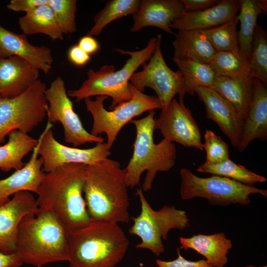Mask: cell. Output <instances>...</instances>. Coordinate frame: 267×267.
I'll use <instances>...</instances> for the list:
<instances>
[{"label":"cell","mask_w":267,"mask_h":267,"mask_svg":"<svg viewBox=\"0 0 267 267\" xmlns=\"http://www.w3.org/2000/svg\"><path fill=\"white\" fill-rule=\"evenodd\" d=\"M130 242L118 223L91 221L68 232L70 267H115L125 257Z\"/></svg>","instance_id":"4"},{"label":"cell","mask_w":267,"mask_h":267,"mask_svg":"<svg viewBox=\"0 0 267 267\" xmlns=\"http://www.w3.org/2000/svg\"><path fill=\"white\" fill-rule=\"evenodd\" d=\"M239 0H222L206 9L185 12L175 20L171 28L177 30H205L225 23L237 15Z\"/></svg>","instance_id":"21"},{"label":"cell","mask_w":267,"mask_h":267,"mask_svg":"<svg viewBox=\"0 0 267 267\" xmlns=\"http://www.w3.org/2000/svg\"><path fill=\"white\" fill-rule=\"evenodd\" d=\"M185 12L181 0H140L137 11L132 15L133 32L153 26L175 35L171 25Z\"/></svg>","instance_id":"17"},{"label":"cell","mask_w":267,"mask_h":267,"mask_svg":"<svg viewBox=\"0 0 267 267\" xmlns=\"http://www.w3.org/2000/svg\"><path fill=\"white\" fill-rule=\"evenodd\" d=\"M197 171L200 173L225 177L249 185H253L258 182H265L267 180L265 177L235 163L230 158L217 164L205 162L198 167Z\"/></svg>","instance_id":"31"},{"label":"cell","mask_w":267,"mask_h":267,"mask_svg":"<svg viewBox=\"0 0 267 267\" xmlns=\"http://www.w3.org/2000/svg\"><path fill=\"white\" fill-rule=\"evenodd\" d=\"M194 91L204 104L207 118L215 122L232 145L238 148L241 140L244 120L233 107L211 87H196Z\"/></svg>","instance_id":"15"},{"label":"cell","mask_w":267,"mask_h":267,"mask_svg":"<svg viewBox=\"0 0 267 267\" xmlns=\"http://www.w3.org/2000/svg\"><path fill=\"white\" fill-rule=\"evenodd\" d=\"M8 136L7 142L0 146V169L4 172L22 168L25 164L24 157L33 151L39 141L28 134L17 130L11 132Z\"/></svg>","instance_id":"26"},{"label":"cell","mask_w":267,"mask_h":267,"mask_svg":"<svg viewBox=\"0 0 267 267\" xmlns=\"http://www.w3.org/2000/svg\"><path fill=\"white\" fill-rule=\"evenodd\" d=\"M78 45L89 55L97 52L99 47L97 41L93 37L89 35L81 37Z\"/></svg>","instance_id":"41"},{"label":"cell","mask_w":267,"mask_h":267,"mask_svg":"<svg viewBox=\"0 0 267 267\" xmlns=\"http://www.w3.org/2000/svg\"><path fill=\"white\" fill-rule=\"evenodd\" d=\"M47 3L48 0H11L6 7L10 10L15 12L23 11L26 14Z\"/></svg>","instance_id":"38"},{"label":"cell","mask_w":267,"mask_h":267,"mask_svg":"<svg viewBox=\"0 0 267 267\" xmlns=\"http://www.w3.org/2000/svg\"><path fill=\"white\" fill-rule=\"evenodd\" d=\"M140 0H110L103 8L94 17V24L87 35L97 36L104 28L112 21L128 15L134 14L137 10Z\"/></svg>","instance_id":"32"},{"label":"cell","mask_w":267,"mask_h":267,"mask_svg":"<svg viewBox=\"0 0 267 267\" xmlns=\"http://www.w3.org/2000/svg\"><path fill=\"white\" fill-rule=\"evenodd\" d=\"M39 70L18 56L0 58V97L20 95L39 80Z\"/></svg>","instance_id":"20"},{"label":"cell","mask_w":267,"mask_h":267,"mask_svg":"<svg viewBox=\"0 0 267 267\" xmlns=\"http://www.w3.org/2000/svg\"><path fill=\"white\" fill-rule=\"evenodd\" d=\"M185 12L201 11L210 8L216 4L218 0H181Z\"/></svg>","instance_id":"40"},{"label":"cell","mask_w":267,"mask_h":267,"mask_svg":"<svg viewBox=\"0 0 267 267\" xmlns=\"http://www.w3.org/2000/svg\"><path fill=\"white\" fill-rule=\"evenodd\" d=\"M253 79L238 80L218 76L211 87L233 107L244 121L252 97Z\"/></svg>","instance_id":"25"},{"label":"cell","mask_w":267,"mask_h":267,"mask_svg":"<svg viewBox=\"0 0 267 267\" xmlns=\"http://www.w3.org/2000/svg\"><path fill=\"white\" fill-rule=\"evenodd\" d=\"M155 115V110H151L145 117L131 121L135 126L136 137L132 156L124 169L128 187L138 185L146 171L142 190L147 191L151 189L158 172H168L175 165V144L164 138L158 143L154 142Z\"/></svg>","instance_id":"5"},{"label":"cell","mask_w":267,"mask_h":267,"mask_svg":"<svg viewBox=\"0 0 267 267\" xmlns=\"http://www.w3.org/2000/svg\"><path fill=\"white\" fill-rule=\"evenodd\" d=\"M208 64L216 77L222 76L238 80L253 78L249 59L241 53L217 52Z\"/></svg>","instance_id":"29"},{"label":"cell","mask_w":267,"mask_h":267,"mask_svg":"<svg viewBox=\"0 0 267 267\" xmlns=\"http://www.w3.org/2000/svg\"><path fill=\"white\" fill-rule=\"evenodd\" d=\"M179 174V193L183 200L201 197L206 199L213 205H248L250 203V196L252 194H259L267 197L266 189L246 185L225 177L217 175L200 177L185 168L180 169Z\"/></svg>","instance_id":"9"},{"label":"cell","mask_w":267,"mask_h":267,"mask_svg":"<svg viewBox=\"0 0 267 267\" xmlns=\"http://www.w3.org/2000/svg\"><path fill=\"white\" fill-rule=\"evenodd\" d=\"M52 124L46 126L38 138V153L43 161V170L49 173L67 164H83L87 166L99 163L111 154L106 143H97L91 148L81 149L60 143L55 138Z\"/></svg>","instance_id":"13"},{"label":"cell","mask_w":267,"mask_h":267,"mask_svg":"<svg viewBox=\"0 0 267 267\" xmlns=\"http://www.w3.org/2000/svg\"><path fill=\"white\" fill-rule=\"evenodd\" d=\"M69 60L76 66L86 65L90 59V55L85 52L78 44L72 46L68 51Z\"/></svg>","instance_id":"39"},{"label":"cell","mask_w":267,"mask_h":267,"mask_svg":"<svg viewBox=\"0 0 267 267\" xmlns=\"http://www.w3.org/2000/svg\"><path fill=\"white\" fill-rule=\"evenodd\" d=\"M46 88L39 79L18 96L0 97V144L11 132L28 134L43 122L48 107Z\"/></svg>","instance_id":"10"},{"label":"cell","mask_w":267,"mask_h":267,"mask_svg":"<svg viewBox=\"0 0 267 267\" xmlns=\"http://www.w3.org/2000/svg\"><path fill=\"white\" fill-rule=\"evenodd\" d=\"M155 50L143 69L134 73L130 83L138 90L143 92L146 88L153 89L161 105L166 108L177 94L183 100L186 93L183 77L180 72L173 71L166 63L162 54L161 44L162 36L157 35Z\"/></svg>","instance_id":"11"},{"label":"cell","mask_w":267,"mask_h":267,"mask_svg":"<svg viewBox=\"0 0 267 267\" xmlns=\"http://www.w3.org/2000/svg\"><path fill=\"white\" fill-rule=\"evenodd\" d=\"M252 95L246 118L238 150L242 152L254 139H267V84L258 79L252 80Z\"/></svg>","instance_id":"19"},{"label":"cell","mask_w":267,"mask_h":267,"mask_svg":"<svg viewBox=\"0 0 267 267\" xmlns=\"http://www.w3.org/2000/svg\"><path fill=\"white\" fill-rule=\"evenodd\" d=\"M237 15L229 21L217 27L201 30L217 52L230 51L242 54L240 50Z\"/></svg>","instance_id":"33"},{"label":"cell","mask_w":267,"mask_h":267,"mask_svg":"<svg viewBox=\"0 0 267 267\" xmlns=\"http://www.w3.org/2000/svg\"><path fill=\"white\" fill-rule=\"evenodd\" d=\"M177 258L172 261L157 259V267H213L205 259L192 261L185 259L181 255L179 248L177 249Z\"/></svg>","instance_id":"37"},{"label":"cell","mask_w":267,"mask_h":267,"mask_svg":"<svg viewBox=\"0 0 267 267\" xmlns=\"http://www.w3.org/2000/svg\"><path fill=\"white\" fill-rule=\"evenodd\" d=\"M11 56L24 59L45 74L52 67L53 57L49 48L33 45L26 35L15 33L0 25V58Z\"/></svg>","instance_id":"18"},{"label":"cell","mask_w":267,"mask_h":267,"mask_svg":"<svg viewBox=\"0 0 267 267\" xmlns=\"http://www.w3.org/2000/svg\"><path fill=\"white\" fill-rule=\"evenodd\" d=\"M38 208L36 199L32 192L27 191L16 193L8 202L0 206V252L15 253L17 233L21 221Z\"/></svg>","instance_id":"16"},{"label":"cell","mask_w":267,"mask_h":267,"mask_svg":"<svg viewBox=\"0 0 267 267\" xmlns=\"http://www.w3.org/2000/svg\"><path fill=\"white\" fill-rule=\"evenodd\" d=\"M15 253L23 264L37 267L69 261L68 231L52 214L38 208L21 221Z\"/></svg>","instance_id":"3"},{"label":"cell","mask_w":267,"mask_h":267,"mask_svg":"<svg viewBox=\"0 0 267 267\" xmlns=\"http://www.w3.org/2000/svg\"><path fill=\"white\" fill-rule=\"evenodd\" d=\"M22 264L15 253L5 254L0 252V267H19Z\"/></svg>","instance_id":"42"},{"label":"cell","mask_w":267,"mask_h":267,"mask_svg":"<svg viewBox=\"0 0 267 267\" xmlns=\"http://www.w3.org/2000/svg\"><path fill=\"white\" fill-rule=\"evenodd\" d=\"M244 267H267V266L266 265V266L257 267V266H253V265H249L246 266Z\"/></svg>","instance_id":"43"},{"label":"cell","mask_w":267,"mask_h":267,"mask_svg":"<svg viewBox=\"0 0 267 267\" xmlns=\"http://www.w3.org/2000/svg\"><path fill=\"white\" fill-rule=\"evenodd\" d=\"M239 13L237 15L240 22L238 31L239 48L243 55L249 59L251 44L257 19L261 14H267V0H239Z\"/></svg>","instance_id":"27"},{"label":"cell","mask_w":267,"mask_h":267,"mask_svg":"<svg viewBox=\"0 0 267 267\" xmlns=\"http://www.w3.org/2000/svg\"><path fill=\"white\" fill-rule=\"evenodd\" d=\"M86 167L67 164L45 173L37 193L38 208L52 214L68 232L91 221L83 192Z\"/></svg>","instance_id":"1"},{"label":"cell","mask_w":267,"mask_h":267,"mask_svg":"<svg viewBox=\"0 0 267 267\" xmlns=\"http://www.w3.org/2000/svg\"><path fill=\"white\" fill-rule=\"evenodd\" d=\"M184 80L186 93L193 95L196 87H211L215 75L208 64L191 59H173Z\"/></svg>","instance_id":"30"},{"label":"cell","mask_w":267,"mask_h":267,"mask_svg":"<svg viewBox=\"0 0 267 267\" xmlns=\"http://www.w3.org/2000/svg\"><path fill=\"white\" fill-rule=\"evenodd\" d=\"M157 43V38L153 37L144 48L138 51L115 49L117 52L130 57L123 67L117 71L113 65H104L97 71L89 69L87 79L78 89L67 91L68 96L75 98L77 102L93 96L110 97L112 99L109 107L110 110L120 103L129 100L132 97L130 79L140 66L150 59Z\"/></svg>","instance_id":"6"},{"label":"cell","mask_w":267,"mask_h":267,"mask_svg":"<svg viewBox=\"0 0 267 267\" xmlns=\"http://www.w3.org/2000/svg\"><path fill=\"white\" fill-rule=\"evenodd\" d=\"M173 41V59H191L208 64L217 51L199 30H178Z\"/></svg>","instance_id":"24"},{"label":"cell","mask_w":267,"mask_h":267,"mask_svg":"<svg viewBox=\"0 0 267 267\" xmlns=\"http://www.w3.org/2000/svg\"><path fill=\"white\" fill-rule=\"evenodd\" d=\"M141 210L136 217H133V224L129 233L139 237L140 243L136 248L147 249L159 256L165 250L163 240H166L169 232L173 229L183 230L189 226V220L185 211L175 206L165 205L154 210L148 202L142 189L136 190Z\"/></svg>","instance_id":"7"},{"label":"cell","mask_w":267,"mask_h":267,"mask_svg":"<svg viewBox=\"0 0 267 267\" xmlns=\"http://www.w3.org/2000/svg\"><path fill=\"white\" fill-rule=\"evenodd\" d=\"M203 150L206 154L205 162L217 164L229 159L228 144L220 136L210 130H206L204 134Z\"/></svg>","instance_id":"36"},{"label":"cell","mask_w":267,"mask_h":267,"mask_svg":"<svg viewBox=\"0 0 267 267\" xmlns=\"http://www.w3.org/2000/svg\"><path fill=\"white\" fill-rule=\"evenodd\" d=\"M179 242L180 248L195 251L203 256L213 267H224L228 262L227 255L232 248L231 241L223 232L181 237Z\"/></svg>","instance_id":"23"},{"label":"cell","mask_w":267,"mask_h":267,"mask_svg":"<svg viewBox=\"0 0 267 267\" xmlns=\"http://www.w3.org/2000/svg\"><path fill=\"white\" fill-rule=\"evenodd\" d=\"M43 165V160L39 157L37 145L29 161L22 168L0 179V206L8 202L11 195L19 192L27 191L37 194L45 174Z\"/></svg>","instance_id":"22"},{"label":"cell","mask_w":267,"mask_h":267,"mask_svg":"<svg viewBox=\"0 0 267 267\" xmlns=\"http://www.w3.org/2000/svg\"><path fill=\"white\" fill-rule=\"evenodd\" d=\"M58 25L63 34H71L77 31L76 0H48Z\"/></svg>","instance_id":"35"},{"label":"cell","mask_w":267,"mask_h":267,"mask_svg":"<svg viewBox=\"0 0 267 267\" xmlns=\"http://www.w3.org/2000/svg\"><path fill=\"white\" fill-rule=\"evenodd\" d=\"M18 24L25 35L42 34L52 40L63 39V34L48 4L40 6L19 17Z\"/></svg>","instance_id":"28"},{"label":"cell","mask_w":267,"mask_h":267,"mask_svg":"<svg viewBox=\"0 0 267 267\" xmlns=\"http://www.w3.org/2000/svg\"><path fill=\"white\" fill-rule=\"evenodd\" d=\"M252 76L267 83V33L257 25L251 44L249 59Z\"/></svg>","instance_id":"34"},{"label":"cell","mask_w":267,"mask_h":267,"mask_svg":"<svg viewBox=\"0 0 267 267\" xmlns=\"http://www.w3.org/2000/svg\"><path fill=\"white\" fill-rule=\"evenodd\" d=\"M48 103L46 116L51 124L60 123L62 125L64 140L77 147L87 143H103L104 139L88 132L84 127L73 104L67 94L63 80L57 77L45 91Z\"/></svg>","instance_id":"12"},{"label":"cell","mask_w":267,"mask_h":267,"mask_svg":"<svg viewBox=\"0 0 267 267\" xmlns=\"http://www.w3.org/2000/svg\"><path fill=\"white\" fill-rule=\"evenodd\" d=\"M128 188L118 161L107 158L87 166L83 192L91 220L128 223Z\"/></svg>","instance_id":"2"},{"label":"cell","mask_w":267,"mask_h":267,"mask_svg":"<svg viewBox=\"0 0 267 267\" xmlns=\"http://www.w3.org/2000/svg\"><path fill=\"white\" fill-rule=\"evenodd\" d=\"M132 93L128 101L122 102L110 111L104 106L106 96H96L84 99L87 110L92 117L93 124L90 134L98 136L104 133L107 135L106 142L109 149L113 146L120 131L134 118L146 111L161 109V105L156 96L149 95L136 89L130 83Z\"/></svg>","instance_id":"8"},{"label":"cell","mask_w":267,"mask_h":267,"mask_svg":"<svg viewBox=\"0 0 267 267\" xmlns=\"http://www.w3.org/2000/svg\"><path fill=\"white\" fill-rule=\"evenodd\" d=\"M154 128L170 142L203 150L199 128L183 100L174 98L166 108L161 109L155 119Z\"/></svg>","instance_id":"14"}]
</instances>
